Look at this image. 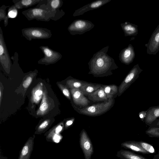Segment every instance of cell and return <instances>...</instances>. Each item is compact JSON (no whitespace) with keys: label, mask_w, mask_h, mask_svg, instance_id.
Listing matches in <instances>:
<instances>
[{"label":"cell","mask_w":159,"mask_h":159,"mask_svg":"<svg viewBox=\"0 0 159 159\" xmlns=\"http://www.w3.org/2000/svg\"><path fill=\"white\" fill-rule=\"evenodd\" d=\"M109 48L107 46L93 54L88 63L89 74L101 76L118 68L114 60L107 54Z\"/></svg>","instance_id":"obj_1"},{"label":"cell","mask_w":159,"mask_h":159,"mask_svg":"<svg viewBox=\"0 0 159 159\" xmlns=\"http://www.w3.org/2000/svg\"><path fill=\"white\" fill-rule=\"evenodd\" d=\"M47 0H43L34 8L22 11V14L28 20H35L38 21H49L50 20H57L65 14L62 10L54 11L47 4Z\"/></svg>","instance_id":"obj_2"},{"label":"cell","mask_w":159,"mask_h":159,"mask_svg":"<svg viewBox=\"0 0 159 159\" xmlns=\"http://www.w3.org/2000/svg\"><path fill=\"white\" fill-rule=\"evenodd\" d=\"M22 35L29 41L35 39H46L51 37V31L46 28L31 27L21 30Z\"/></svg>","instance_id":"obj_3"},{"label":"cell","mask_w":159,"mask_h":159,"mask_svg":"<svg viewBox=\"0 0 159 159\" xmlns=\"http://www.w3.org/2000/svg\"><path fill=\"white\" fill-rule=\"evenodd\" d=\"M114 100L111 98L104 102L84 107L79 109L80 113L89 116H96L107 111L113 104Z\"/></svg>","instance_id":"obj_4"},{"label":"cell","mask_w":159,"mask_h":159,"mask_svg":"<svg viewBox=\"0 0 159 159\" xmlns=\"http://www.w3.org/2000/svg\"><path fill=\"white\" fill-rule=\"evenodd\" d=\"M94 26V24L89 20L79 19L72 22L67 30L71 35H81L90 31Z\"/></svg>","instance_id":"obj_5"},{"label":"cell","mask_w":159,"mask_h":159,"mask_svg":"<svg viewBox=\"0 0 159 159\" xmlns=\"http://www.w3.org/2000/svg\"><path fill=\"white\" fill-rule=\"evenodd\" d=\"M143 71L138 64L135 65L130 71L119 87V95L123 93L139 78Z\"/></svg>","instance_id":"obj_6"},{"label":"cell","mask_w":159,"mask_h":159,"mask_svg":"<svg viewBox=\"0 0 159 159\" xmlns=\"http://www.w3.org/2000/svg\"><path fill=\"white\" fill-rule=\"evenodd\" d=\"M39 48L44 56L38 61L39 64L47 65L53 64L62 57V55L60 52L53 50L48 46H42Z\"/></svg>","instance_id":"obj_7"},{"label":"cell","mask_w":159,"mask_h":159,"mask_svg":"<svg viewBox=\"0 0 159 159\" xmlns=\"http://www.w3.org/2000/svg\"><path fill=\"white\" fill-rule=\"evenodd\" d=\"M79 142L85 159H91L93 153V148L90 138L84 129L80 134Z\"/></svg>","instance_id":"obj_8"},{"label":"cell","mask_w":159,"mask_h":159,"mask_svg":"<svg viewBox=\"0 0 159 159\" xmlns=\"http://www.w3.org/2000/svg\"><path fill=\"white\" fill-rule=\"evenodd\" d=\"M11 57L9 55L4 38L3 31L0 27V62L3 67L8 69L11 65Z\"/></svg>","instance_id":"obj_9"},{"label":"cell","mask_w":159,"mask_h":159,"mask_svg":"<svg viewBox=\"0 0 159 159\" xmlns=\"http://www.w3.org/2000/svg\"><path fill=\"white\" fill-rule=\"evenodd\" d=\"M111 1V0H97L93 1L76 10L73 15L75 17L82 15L89 11L98 8Z\"/></svg>","instance_id":"obj_10"},{"label":"cell","mask_w":159,"mask_h":159,"mask_svg":"<svg viewBox=\"0 0 159 159\" xmlns=\"http://www.w3.org/2000/svg\"><path fill=\"white\" fill-rule=\"evenodd\" d=\"M147 111L144 122L149 127H153L159 117V105L151 107Z\"/></svg>","instance_id":"obj_11"},{"label":"cell","mask_w":159,"mask_h":159,"mask_svg":"<svg viewBox=\"0 0 159 159\" xmlns=\"http://www.w3.org/2000/svg\"><path fill=\"white\" fill-rule=\"evenodd\" d=\"M134 56V48L131 44H129L120 51L119 57L121 63L129 65L133 61Z\"/></svg>","instance_id":"obj_12"},{"label":"cell","mask_w":159,"mask_h":159,"mask_svg":"<svg viewBox=\"0 0 159 159\" xmlns=\"http://www.w3.org/2000/svg\"><path fill=\"white\" fill-rule=\"evenodd\" d=\"M34 135L30 137L20 151L18 159H30L33 149Z\"/></svg>","instance_id":"obj_13"},{"label":"cell","mask_w":159,"mask_h":159,"mask_svg":"<svg viewBox=\"0 0 159 159\" xmlns=\"http://www.w3.org/2000/svg\"><path fill=\"white\" fill-rule=\"evenodd\" d=\"M71 92L74 102L76 105L85 107L90 103L80 89H72Z\"/></svg>","instance_id":"obj_14"},{"label":"cell","mask_w":159,"mask_h":159,"mask_svg":"<svg viewBox=\"0 0 159 159\" xmlns=\"http://www.w3.org/2000/svg\"><path fill=\"white\" fill-rule=\"evenodd\" d=\"M63 128V125H59L53 130H52L48 133L45 134L46 139L48 142L58 143L62 138L60 134Z\"/></svg>","instance_id":"obj_15"},{"label":"cell","mask_w":159,"mask_h":159,"mask_svg":"<svg viewBox=\"0 0 159 159\" xmlns=\"http://www.w3.org/2000/svg\"><path fill=\"white\" fill-rule=\"evenodd\" d=\"M121 146L125 148L143 154H149L140 146L139 141H125L121 144Z\"/></svg>","instance_id":"obj_16"},{"label":"cell","mask_w":159,"mask_h":159,"mask_svg":"<svg viewBox=\"0 0 159 159\" xmlns=\"http://www.w3.org/2000/svg\"><path fill=\"white\" fill-rule=\"evenodd\" d=\"M116 156L120 159H148L133 151L123 149L118 151Z\"/></svg>","instance_id":"obj_17"},{"label":"cell","mask_w":159,"mask_h":159,"mask_svg":"<svg viewBox=\"0 0 159 159\" xmlns=\"http://www.w3.org/2000/svg\"><path fill=\"white\" fill-rule=\"evenodd\" d=\"M87 96L89 99L93 102L106 101L108 100L102 86L95 91L89 94Z\"/></svg>","instance_id":"obj_18"},{"label":"cell","mask_w":159,"mask_h":159,"mask_svg":"<svg viewBox=\"0 0 159 159\" xmlns=\"http://www.w3.org/2000/svg\"><path fill=\"white\" fill-rule=\"evenodd\" d=\"M43 0H13L14 5L18 9L27 8L39 3Z\"/></svg>","instance_id":"obj_19"},{"label":"cell","mask_w":159,"mask_h":159,"mask_svg":"<svg viewBox=\"0 0 159 159\" xmlns=\"http://www.w3.org/2000/svg\"><path fill=\"white\" fill-rule=\"evenodd\" d=\"M120 26L123 31L125 37L134 35L137 34V26L129 22H125L120 24Z\"/></svg>","instance_id":"obj_20"},{"label":"cell","mask_w":159,"mask_h":159,"mask_svg":"<svg viewBox=\"0 0 159 159\" xmlns=\"http://www.w3.org/2000/svg\"><path fill=\"white\" fill-rule=\"evenodd\" d=\"M159 46V28L152 35V39L148 44L149 51L155 52Z\"/></svg>","instance_id":"obj_21"},{"label":"cell","mask_w":159,"mask_h":159,"mask_svg":"<svg viewBox=\"0 0 159 159\" xmlns=\"http://www.w3.org/2000/svg\"><path fill=\"white\" fill-rule=\"evenodd\" d=\"M102 86L100 85H95L85 82L84 84L81 87L80 90L84 95H88L95 91Z\"/></svg>","instance_id":"obj_22"},{"label":"cell","mask_w":159,"mask_h":159,"mask_svg":"<svg viewBox=\"0 0 159 159\" xmlns=\"http://www.w3.org/2000/svg\"><path fill=\"white\" fill-rule=\"evenodd\" d=\"M102 86L108 100L112 98L118 91V87L116 85H102Z\"/></svg>","instance_id":"obj_23"},{"label":"cell","mask_w":159,"mask_h":159,"mask_svg":"<svg viewBox=\"0 0 159 159\" xmlns=\"http://www.w3.org/2000/svg\"><path fill=\"white\" fill-rule=\"evenodd\" d=\"M62 0H47V5L52 9L54 11L59 10L63 4Z\"/></svg>","instance_id":"obj_24"},{"label":"cell","mask_w":159,"mask_h":159,"mask_svg":"<svg viewBox=\"0 0 159 159\" xmlns=\"http://www.w3.org/2000/svg\"><path fill=\"white\" fill-rule=\"evenodd\" d=\"M10 7V6H6L4 5L0 7V21L4 20L5 27H6L7 25L9 18L7 15L6 14V9Z\"/></svg>","instance_id":"obj_25"},{"label":"cell","mask_w":159,"mask_h":159,"mask_svg":"<svg viewBox=\"0 0 159 159\" xmlns=\"http://www.w3.org/2000/svg\"><path fill=\"white\" fill-rule=\"evenodd\" d=\"M145 133L150 137L159 138V127H149Z\"/></svg>","instance_id":"obj_26"},{"label":"cell","mask_w":159,"mask_h":159,"mask_svg":"<svg viewBox=\"0 0 159 159\" xmlns=\"http://www.w3.org/2000/svg\"><path fill=\"white\" fill-rule=\"evenodd\" d=\"M85 82L77 80H71L68 82V86L72 89H80Z\"/></svg>","instance_id":"obj_27"},{"label":"cell","mask_w":159,"mask_h":159,"mask_svg":"<svg viewBox=\"0 0 159 159\" xmlns=\"http://www.w3.org/2000/svg\"><path fill=\"white\" fill-rule=\"evenodd\" d=\"M139 143L142 148L149 154L155 153V149L151 144L142 141H139Z\"/></svg>","instance_id":"obj_28"},{"label":"cell","mask_w":159,"mask_h":159,"mask_svg":"<svg viewBox=\"0 0 159 159\" xmlns=\"http://www.w3.org/2000/svg\"><path fill=\"white\" fill-rule=\"evenodd\" d=\"M18 9L14 5L10 6L8 9L7 15L9 18H15L18 14Z\"/></svg>","instance_id":"obj_29"},{"label":"cell","mask_w":159,"mask_h":159,"mask_svg":"<svg viewBox=\"0 0 159 159\" xmlns=\"http://www.w3.org/2000/svg\"><path fill=\"white\" fill-rule=\"evenodd\" d=\"M32 80L31 77H28L23 83V87L25 88H27L31 83Z\"/></svg>","instance_id":"obj_30"},{"label":"cell","mask_w":159,"mask_h":159,"mask_svg":"<svg viewBox=\"0 0 159 159\" xmlns=\"http://www.w3.org/2000/svg\"><path fill=\"white\" fill-rule=\"evenodd\" d=\"M147 111H142L139 113V116L141 121L144 122L146 117Z\"/></svg>","instance_id":"obj_31"},{"label":"cell","mask_w":159,"mask_h":159,"mask_svg":"<svg viewBox=\"0 0 159 159\" xmlns=\"http://www.w3.org/2000/svg\"><path fill=\"white\" fill-rule=\"evenodd\" d=\"M48 107V104L46 102H43L41 105L39 109L42 111H44L47 110Z\"/></svg>","instance_id":"obj_32"},{"label":"cell","mask_w":159,"mask_h":159,"mask_svg":"<svg viewBox=\"0 0 159 159\" xmlns=\"http://www.w3.org/2000/svg\"><path fill=\"white\" fill-rule=\"evenodd\" d=\"M63 94L69 99L70 98V94L69 90L66 88H64L62 89Z\"/></svg>","instance_id":"obj_33"},{"label":"cell","mask_w":159,"mask_h":159,"mask_svg":"<svg viewBox=\"0 0 159 159\" xmlns=\"http://www.w3.org/2000/svg\"><path fill=\"white\" fill-rule=\"evenodd\" d=\"M74 120V119L73 118L71 120L67 121L66 123V127L67 128L71 125L73 124Z\"/></svg>","instance_id":"obj_34"},{"label":"cell","mask_w":159,"mask_h":159,"mask_svg":"<svg viewBox=\"0 0 159 159\" xmlns=\"http://www.w3.org/2000/svg\"><path fill=\"white\" fill-rule=\"evenodd\" d=\"M42 93L43 92L41 90H38L35 92V94L36 96L39 97L42 94Z\"/></svg>","instance_id":"obj_35"},{"label":"cell","mask_w":159,"mask_h":159,"mask_svg":"<svg viewBox=\"0 0 159 159\" xmlns=\"http://www.w3.org/2000/svg\"><path fill=\"white\" fill-rule=\"evenodd\" d=\"M153 159H159V150L158 153L154 156Z\"/></svg>","instance_id":"obj_36"},{"label":"cell","mask_w":159,"mask_h":159,"mask_svg":"<svg viewBox=\"0 0 159 159\" xmlns=\"http://www.w3.org/2000/svg\"><path fill=\"white\" fill-rule=\"evenodd\" d=\"M154 127H159V118L157 120V121L154 125Z\"/></svg>","instance_id":"obj_37"},{"label":"cell","mask_w":159,"mask_h":159,"mask_svg":"<svg viewBox=\"0 0 159 159\" xmlns=\"http://www.w3.org/2000/svg\"><path fill=\"white\" fill-rule=\"evenodd\" d=\"M0 159H8L7 158L5 157L1 156Z\"/></svg>","instance_id":"obj_38"},{"label":"cell","mask_w":159,"mask_h":159,"mask_svg":"<svg viewBox=\"0 0 159 159\" xmlns=\"http://www.w3.org/2000/svg\"><path fill=\"white\" fill-rule=\"evenodd\" d=\"M0 96L1 97V91H0Z\"/></svg>","instance_id":"obj_39"}]
</instances>
